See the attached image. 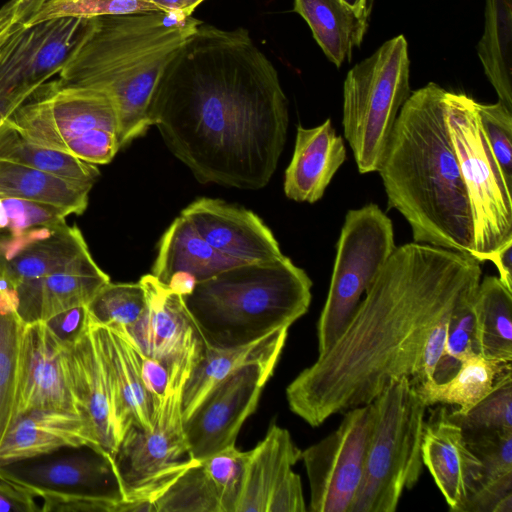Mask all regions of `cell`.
<instances>
[{
	"label": "cell",
	"mask_w": 512,
	"mask_h": 512,
	"mask_svg": "<svg viewBox=\"0 0 512 512\" xmlns=\"http://www.w3.org/2000/svg\"><path fill=\"white\" fill-rule=\"evenodd\" d=\"M481 276L470 254L416 242L396 247L339 337L287 386L290 410L318 427L372 402L396 379L416 385L429 335L474 299Z\"/></svg>",
	"instance_id": "7a4b0ae2"
},
{
	"label": "cell",
	"mask_w": 512,
	"mask_h": 512,
	"mask_svg": "<svg viewBox=\"0 0 512 512\" xmlns=\"http://www.w3.org/2000/svg\"><path fill=\"white\" fill-rule=\"evenodd\" d=\"M195 363L170 373L167 394L150 430L130 426L113 457L124 501H153L195 461L190 456L182 415V390Z\"/></svg>",
	"instance_id": "9c48e42d"
},
{
	"label": "cell",
	"mask_w": 512,
	"mask_h": 512,
	"mask_svg": "<svg viewBox=\"0 0 512 512\" xmlns=\"http://www.w3.org/2000/svg\"><path fill=\"white\" fill-rule=\"evenodd\" d=\"M464 435L482 464L479 487L464 512H512V430L464 432Z\"/></svg>",
	"instance_id": "f1b7e54d"
},
{
	"label": "cell",
	"mask_w": 512,
	"mask_h": 512,
	"mask_svg": "<svg viewBox=\"0 0 512 512\" xmlns=\"http://www.w3.org/2000/svg\"><path fill=\"white\" fill-rule=\"evenodd\" d=\"M89 18H55L17 24L0 46V118L13 113L64 68Z\"/></svg>",
	"instance_id": "8fae6325"
},
{
	"label": "cell",
	"mask_w": 512,
	"mask_h": 512,
	"mask_svg": "<svg viewBox=\"0 0 512 512\" xmlns=\"http://www.w3.org/2000/svg\"><path fill=\"white\" fill-rule=\"evenodd\" d=\"M200 461L217 487L223 512H235L242 484L245 452L232 445Z\"/></svg>",
	"instance_id": "ee69618b"
},
{
	"label": "cell",
	"mask_w": 512,
	"mask_h": 512,
	"mask_svg": "<svg viewBox=\"0 0 512 512\" xmlns=\"http://www.w3.org/2000/svg\"><path fill=\"white\" fill-rule=\"evenodd\" d=\"M289 328L275 330L247 345L214 348L205 346L182 390L183 421L204 397L239 367L254 361L280 357Z\"/></svg>",
	"instance_id": "83f0119b"
},
{
	"label": "cell",
	"mask_w": 512,
	"mask_h": 512,
	"mask_svg": "<svg viewBox=\"0 0 512 512\" xmlns=\"http://www.w3.org/2000/svg\"><path fill=\"white\" fill-rule=\"evenodd\" d=\"M90 319L120 334L125 333L143 314L146 294L138 283L105 284L86 305Z\"/></svg>",
	"instance_id": "74e56055"
},
{
	"label": "cell",
	"mask_w": 512,
	"mask_h": 512,
	"mask_svg": "<svg viewBox=\"0 0 512 512\" xmlns=\"http://www.w3.org/2000/svg\"><path fill=\"white\" fill-rule=\"evenodd\" d=\"M477 52L498 101L512 110V0H485Z\"/></svg>",
	"instance_id": "836d02e7"
},
{
	"label": "cell",
	"mask_w": 512,
	"mask_h": 512,
	"mask_svg": "<svg viewBox=\"0 0 512 512\" xmlns=\"http://www.w3.org/2000/svg\"><path fill=\"white\" fill-rule=\"evenodd\" d=\"M108 282L109 276L90 253L64 270L16 286L18 315L25 324L47 321L61 312L86 306Z\"/></svg>",
	"instance_id": "484cf974"
},
{
	"label": "cell",
	"mask_w": 512,
	"mask_h": 512,
	"mask_svg": "<svg viewBox=\"0 0 512 512\" xmlns=\"http://www.w3.org/2000/svg\"><path fill=\"white\" fill-rule=\"evenodd\" d=\"M10 119L28 138L55 150L95 129L119 134L117 109L106 92L59 80L42 85Z\"/></svg>",
	"instance_id": "4fadbf2b"
},
{
	"label": "cell",
	"mask_w": 512,
	"mask_h": 512,
	"mask_svg": "<svg viewBox=\"0 0 512 512\" xmlns=\"http://www.w3.org/2000/svg\"><path fill=\"white\" fill-rule=\"evenodd\" d=\"M510 370L511 363L471 354L449 380L443 383L429 381L414 387L427 407L457 405V412L466 413L491 392L500 376Z\"/></svg>",
	"instance_id": "d6a6232c"
},
{
	"label": "cell",
	"mask_w": 512,
	"mask_h": 512,
	"mask_svg": "<svg viewBox=\"0 0 512 512\" xmlns=\"http://www.w3.org/2000/svg\"><path fill=\"white\" fill-rule=\"evenodd\" d=\"M8 23H12L11 19L6 15L0 14V29L3 28Z\"/></svg>",
	"instance_id": "11a10c76"
},
{
	"label": "cell",
	"mask_w": 512,
	"mask_h": 512,
	"mask_svg": "<svg viewBox=\"0 0 512 512\" xmlns=\"http://www.w3.org/2000/svg\"><path fill=\"white\" fill-rule=\"evenodd\" d=\"M12 237L37 228H54L66 223L73 214L67 208L32 200L0 198Z\"/></svg>",
	"instance_id": "7bdbcfd3"
},
{
	"label": "cell",
	"mask_w": 512,
	"mask_h": 512,
	"mask_svg": "<svg viewBox=\"0 0 512 512\" xmlns=\"http://www.w3.org/2000/svg\"><path fill=\"white\" fill-rule=\"evenodd\" d=\"M156 512H223L217 487L202 461H195L154 501Z\"/></svg>",
	"instance_id": "8d00e7d4"
},
{
	"label": "cell",
	"mask_w": 512,
	"mask_h": 512,
	"mask_svg": "<svg viewBox=\"0 0 512 512\" xmlns=\"http://www.w3.org/2000/svg\"><path fill=\"white\" fill-rule=\"evenodd\" d=\"M344 413L336 430L301 451L313 512H349L362 480L374 406L370 402Z\"/></svg>",
	"instance_id": "7c38bea8"
},
{
	"label": "cell",
	"mask_w": 512,
	"mask_h": 512,
	"mask_svg": "<svg viewBox=\"0 0 512 512\" xmlns=\"http://www.w3.org/2000/svg\"><path fill=\"white\" fill-rule=\"evenodd\" d=\"M40 512L35 496L22 486L0 477V512Z\"/></svg>",
	"instance_id": "c3c4849f"
},
{
	"label": "cell",
	"mask_w": 512,
	"mask_h": 512,
	"mask_svg": "<svg viewBox=\"0 0 512 512\" xmlns=\"http://www.w3.org/2000/svg\"><path fill=\"white\" fill-rule=\"evenodd\" d=\"M396 249L393 224L376 204L349 210L328 294L317 322L318 354L339 337L368 287Z\"/></svg>",
	"instance_id": "30bf717a"
},
{
	"label": "cell",
	"mask_w": 512,
	"mask_h": 512,
	"mask_svg": "<svg viewBox=\"0 0 512 512\" xmlns=\"http://www.w3.org/2000/svg\"><path fill=\"white\" fill-rule=\"evenodd\" d=\"M181 215L210 246L238 262H267L284 256L272 231L245 208L219 199L200 198Z\"/></svg>",
	"instance_id": "d6986e66"
},
{
	"label": "cell",
	"mask_w": 512,
	"mask_h": 512,
	"mask_svg": "<svg viewBox=\"0 0 512 512\" xmlns=\"http://www.w3.org/2000/svg\"><path fill=\"white\" fill-rule=\"evenodd\" d=\"M43 512H121L122 502L91 497L43 495Z\"/></svg>",
	"instance_id": "f6af8a7d"
},
{
	"label": "cell",
	"mask_w": 512,
	"mask_h": 512,
	"mask_svg": "<svg viewBox=\"0 0 512 512\" xmlns=\"http://www.w3.org/2000/svg\"><path fill=\"white\" fill-rule=\"evenodd\" d=\"M67 348L68 342L62 341L46 322L25 324L14 419L32 409H57L83 415L71 385Z\"/></svg>",
	"instance_id": "2e32d148"
},
{
	"label": "cell",
	"mask_w": 512,
	"mask_h": 512,
	"mask_svg": "<svg viewBox=\"0 0 512 512\" xmlns=\"http://www.w3.org/2000/svg\"><path fill=\"white\" fill-rule=\"evenodd\" d=\"M372 403L363 476L349 512H394L424 466L421 445L428 407L410 379L390 382Z\"/></svg>",
	"instance_id": "8992f818"
},
{
	"label": "cell",
	"mask_w": 512,
	"mask_h": 512,
	"mask_svg": "<svg viewBox=\"0 0 512 512\" xmlns=\"http://www.w3.org/2000/svg\"><path fill=\"white\" fill-rule=\"evenodd\" d=\"M160 10L179 12L184 15H192L195 8L204 0H149Z\"/></svg>",
	"instance_id": "816d5d0a"
},
{
	"label": "cell",
	"mask_w": 512,
	"mask_h": 512,
	"mask_svg": "<svg viewBox=\"0 0 512 512\" xmlns=\"http://www.w3.org/2000/svg\"><path fill=\"white\" fill-rule=\"evenodd\" d=\"M144 11L160 9L149 0H48L23 25L30 26L55 18H94Z\"/></svg>",
	"instance_id": "ab89813d"
},
{
	"label": "cell",
	"mask_w": 512,
	"mask_h": 512,
	"mask_svg": "<svg viewBox=\"0 0 512 512\" xmlns=\"http://www.w3.org/2000/svg\"><path fill=\"white\" fill-rule=\"evenodd\" d=\"M279 357L247 363L215 386L183 421L190 456L203 460L235 445L245 420L256 410L261 392Z\"/></svg>",
	"instance_id": "5bb4252c"
},
{
	"label": "cell",
	"mask_w": 512,
	"mask_h": 512,
	"mask_svg": "<svg viewBox=\"0 0 512 512\" xmlns=\"http://www.w3.org/2000/svg\"><path fill=\"white\" fill-rule=\"evenodd\" d=\"M89 322L108 378L120 440L132 425L152 429L154 404L141 378L137 349L118 332L90 317Z\"/></svg>",
	"instance_id": "cb8c5ba5"
},
{
	"label": "cell",
	"mask_w": 512,
	"mask_h": 512,
	"mask_svg": "<svg viewBox=\"0 0 512 512\" xmlns=\"http://www.w3.org/2000/svg\"><path fill=\"white\" fill-rule=\"evenodd\" d=\"M93 185L0 160V198L43 202L80 215L88 206Z\"/></svg>",
	"instance_id": "4dcf8cb0"
},
{
	"label": "cell",
	"mask_w": 512,
	"mask_h": 512,
	"mask_svg": "<svg viewBox=\"0 0 512 512\" xmlns=\"http://www.w3.org/2000/svg\"><path fill=\"white\" fill-rule=\"evenodd\" d=\"M0 160L91 184L100 175L97 165L31 140L10 118L0 122Z\"/></svg>",
	"instance_id": "e575fe53"
},
{
	"label": "cell",
	"mask_w": 512,
	"mask_h": 512,
	"mask_svg": "<svg viewBox=\"0 0 512 512\" xmlns=\"http://www.w3.org/2000/svg\"><path fill=\"white\" fill-rule=\"evenodd\" d=\"M138 353L141 378L146 391L153 400L154 415L167 394L170 382L169 371L160 361L147 357L139 351Z\"/></svg>",
	"instance_id": "bcb514c9"
},
{
	"label": "cell",
	"mask_w": 512,
	"mask_h": 512,
	"mask_svg": "<svg viewBox=\"0 0 512 512\" xmlns=\"http://www.w3.org/2000/svg\"><path fill=\"white\" fill-rule=\"evenodd\" d=\"M201 23L192 15L162 10L89 18L58 80L102 90L113 99L122 148L151 126L148 108L156 84Z\"/></svg>",
	"instance_id": "277c9868"
},
{
	"label": "cell",
	"mask_w": 512,
	"mask_h": 512,
	"mask_svg": "<svg viewBox=\"0 0 512 512\" xmlns=\"http://www.w3.org/2000/svg\"><path fill=\"white\" fill-rule=\"evenodd\" d=\"M447 91L428 83L401 107L379 168L388 205L414 242L473 256V220L446 123Z\"/></svg>",
	"instance_id": "3957f363"
},
{
	"label": "cell",
	"mask_w": 512,
	"mask_h": 512,
	"mask_svg": "<svg viewBox=\"0 0 512 512\" xmlns=\"http://www.w3.org/2000/svg\"><path fill=\"white\" fill-rule=\"evenodd\" d=\"M16 25L17 24L8 23L0 29V46L3 44V42L6 40Z\"/></svg>",
	"instance_id": "db71d44e"
},
{
	"label": "cell",
	"mask_w": 512,
	"mask_h": 512,
	"mask_svg": "<svg viewBox=\"0 0 512 512\" xmlns=\"http://www.w3.org/2000/svg\"><path fill=\"white\" fill-rule=\"evenodd\" d=\"M345 160L344 141L329 118L313 128L299 125L292 159L285 171V195L297 202H317Z\"/></svg>",
	"instance_id": "4316f807"
},
{
	"label": "cell",
	"mask_w": 512,
	"mask_h": 512,
	"mask_svg": "<svg viewBox=\"0 0 512 512\" xmlns=\"http://www.w3.org/2000/svg\"><path fill=\"white\" fill-rule=\"evenodd\" d=\"M478 354L500 362L512 361V291L498 277L481 279L473 301Z\"/></svg>",
	"instance_id": "1f68e13d"
},
{
	"label": "cell",
	"mask_w": 512,
	"mask_h": 512,
	"mask_svg": "<svg viewBox=\"0 0 512 512\" xmlns=\"http://www.w3.org/2000/svg\"><path fill=\"white\" fill-rule=\"evenodd\" d=\"M477 102L447 91L446 123L473 220V257L479 262L512 241V194L484 136Z\"/></svg>",
	"instance_id": "ba28073f"
},
{
	"label": "cell",
	"mask_w": 512,
	"mask_h": 512,
	"mask_svg": "<svg viewBox=\"0 0 512 512\" xmlns=\"http://www.w3.org/2000/svg\"><path fill=\"white\" fill-rule=\"evenodd\" d=\"M67 365L82 414L92 428L100 451L113 460L120 436L108 378L89 317L83 332L68 342Z\"/></svg>",
	"instance_id": "603a6c76"
},
{
	"label": "cell",
	"mask_w": 512,
	"mask_h": 512,
	"mask_svg": "<svg viewBox=\"0 0 512 512\" xmlns=\"http://www.w3.org/2000/svg\"><path fill=\"white\" fill-rule=\"evenodd\" d=\"M448 412L447 408L438 407L425 420L421 455L450 510L464 512L479 487L482 464Z\"/></svg>",
	"instance_id": "ffe728a7"
},
{
	"label": "cell",
	"mask_w": 512,
	"mask_h": 512,
	"mask_svg": "<svg viewBox=\"0 0 512 512\" xmlns=\"http://www.w3.org/2000/svg\"><path fill=\"white\" fill-rule=\"evenodd\" d=\"M90 447L100 453L87 419L57 409H32L13 420L0 444V466L49 455L62 448Z\"/></svg>",
	"instance_id": "44dd1931"
},
{
	"label": "cell",
	"mask_w": 512,
	"mask_h": 512,
	"mask_svg": "<svg viewBox=\"0 0 512 512\" xmlns=\"http://www.w3.org/2000/svg\"><path fill=\"white\" fill-rule=\"evenodd\" d=\"M488 261L498 269L500 281L512 291V241L507 242L494 252Z\"/></svg>",
	"instance_id": "f907efd6"
},
{
	"label": "cell",
	"mask_w": 512,
	"mask_h": 512,
	"mask_svg": "<svg viewBox=\"0 0 512 512\" xmlns=\"http://www.w3.org/2000/svg\"><path fill=\"white\" fill-rule=\"evenodd\" d=\"M243 264L210 246L184 216L175 218L162 235L152 275L186 296L196 284L232 266Z\"/></svg>",
	"instance_id": "d4e9b609"
},
{
	"label": "cell",
	"mask_w": 512,
	"mask_h": 512,
	"mask_svg": "<svg viewBox=\"0 0 512 512\" xmlns=\"http://www.w3.org/2000/svg\"><path fill=\"white\" fill-rule=\"evenodd\" d=\"M312 285L307 273L284 255L232 266L182 297L203 344L230 348L289 328L308 311Z\"/></svg>",
	"instance_id": "5b68a950"
},
{
	"label": "cell",
	"mask_w": 512,
	"mask_h": 512,
	"mask_svg": "<svg viewBox=\"0 0 512 512\" xmlns=\"http://www.w3.org/2000/svg\"><path fill=\"white\" fill-rule=\"evenodd\" d=\"M148 118L198 181L249 190L271 180L289 123L278 72L248 30L203 22L165 67Z\"/></svg>",
	"instance_id": "6da1fadb"
},
{
	"label": "cell",
	"mask_w": 512,
	"mask_h": 512,
	"mask_svg": "<svg viewBox=\"0 0 512 512\" xmlns=\"http://www.w3.org/2000/svg\"><path fill=\"white\" fill-rule=\"evenodd\" d=\"M88 254V245L76 225L32 229L0 243V272L14 289L64 270Z\"/></svg>",
	"instance_id": "7402d4cb"
},
{
	"label": "cell",
	"mask_w": 512,
	"mask_h": 512,
	"mask_svg": "<svg viewBox=\"0 0 512 512\" xmlns=\"http://www.w3.org/2000/svg\"><path fill=\"white\" fill-rule=\"evenodd\" d=\"M482 130L507 186L512 189V110L498 101L476 104Z\"/></svg>",
	"instance_id": "b9f144b4"
},
{
	"label": "cell",
	"mask_w": 512,
	"mask_h": 512,
	"mask_svg": "<svg viewBox=\"0 0 512 512\" xmlns=\"http://www.w3.org/2000/svg\"><path fill=\"white\" fill-rule=\"evenodd\" d=\"M0 477L35 497L58 495L124 501L113 460L92 448L44 461L0 466Z\"/></svg>",
	"instance_id": "e0dca14e"
},
{
	"label": "cell",
	"mask_w": 512,
	"mask_h": 512,
	"mask_svg": "<svg viewBox=\"0 0 512 512\" xmlns=\"http://www.w3.org/2000/svg\"><path fill=\"white\" fill-rule=\"evenodd\" d=\"M301 450L289 431L271 424L266 436L245 452L241 489L235 512H304L301 478L292 467Z\"/></svg>",
	"instance_id": "9a60e30c"
},
{
	"label": "cell",
	"mask_w": 512,
	"mask_h": 512,
	"mask_svg": "<svg viewBox=\"0 0 512 512\" xmlns=\"http://www.w3.org/2000/svg\"><path fill=\"white\" fill-rule=\"evenodd\" d=\"M25 323L12 286L0 272V444L15 416L21 337Z\"/></svg>",
	"instance_id": "d590c367"
},
{
	"label": "cell",
	"mask_w": 512,
	"mask_h": 512,
	"mask_svg": "<svg viewBox=\"0 0 512 512\" xmlns=\"http://www.w3.org/2000/svg\"><path fill=\"white\" fill-rule=\"evenodd\" d=\"M294 11L310 27L326 57L337 67L350 61L368 25V16L342 0H294Z\"/></svg>",
	"instance_id": "f546056e"
},
{
	"label": "cell",
	"mask_w": 512,
	"mask_h": 512,
	"mask_svg": "<svg viewBox=\"0 0 512 512\" xmlns=\"http://www.w3.org/2000/svg\"><path fill=\"white\" fill-rule=\"evenodd\" d=\"M473 301L459 308L451 317L444 350L434 373L436 383L452 378L466 357L478 354Z\"/></svg>",
	"instance_id": "60d3db41"
},
{
	"label": "cell",
	"mask_w": 512,
	"mask_h": 512,
	"mask_svg": "<svg viewBox=\"0 0 512 512\" xmlns=\"http://www.w3.org/2000/svg\"><path fill=\"white\" fill-rule=\"evenodd\" d=\"M408 43L398 35L353 66L343 85L344 136L361 174L378 172L410 96Z\"/></svg>",
	"instance_id": "52a82bcc"
},
{
	"label": "cell",
	"mask_w": 512,
	"mask_h": 512,
	"mask_svg": "<svg viewBox=\"0 0 512 512\" xmlns=\"http://www.w3.org/2000/svg\"><path fill=\"white\" fill-rule=\"evenodd\" d=\"M349 7L359 14L369 16V1L370 0H342Z\"/></svg>",
	"instance_id": "f5cc1de1"
},
{
	"label": "cell",
	"mask_w": 512,
	"mask_h": 512,
	"mask_svg": "<svg viewBox=\"0 0 512 512\" xmlns=\"http://www.w3.org/2000/svg\"><path fill=\"white\" fill-rule=\"evenodd\" d=\"M464 432L512 430V370L499 377L491 392L466 413L448 412Z\"/></svg>",
	"instance_id": "f35d334b"
},
{
	"label": "cell",
	"mask_w": 512,
	"mask_h": 512,
	"mask_svg": "<svg viewBox=\"0 0 512 512\" xmlns=\"http://www.w3.org/2000/svg\"><path fill=\"white\" fill-rule=\"evenodd\" d=\"M44 322L62 341L72 342L87 326V308L78 306L61 312Z\"/></svg>",
	"instance_id": "7dc6e473"
},
{
	"label": "cell",
	"mask_w": 512,
	"mask_h": 512,
	"mask_svg": "<svg viewBox=\"0 0 512 512\" xmlns=\"http://www.w3.org/2000/svg\"><path fill=\"white\" fill-rule=\"evenodd\" d=\"M139 282L145 290L146 308L137 322L121 335L139 352L163 363L169 372L186 360L198 357L203 342L183 297L152 274L144 275Z\"/></svg>",
	"instance_id": "ac0fdd59"
},
{
	"label": "cell",
	"mask_w": 512,
	"mask_h": 512,
	"mask_svg": "<svg viewBox=\"0 0 512 512\" xmlns=\"http://www.w3.org/2000/svg\"><path fill=\"white\" fill-rule=\"evenodd\" d=\"M48 0H9L0 13L7 15L13 24H25Z\"/></svg>",
	"instance_id": "681fc988"
}]
</instances>
